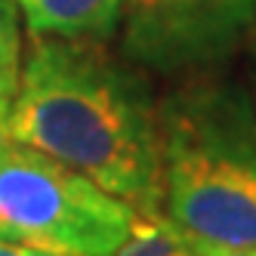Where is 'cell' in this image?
Segmentation results:
<instances>
[{"instance_id": "obj_1", "label": "cell", "mask_w": 256, "mask_h": 256, "mask_svg": "<svg viewBox=\"0 0 256 256\" xmlns=\"http://www.w3.org/2000/svg\"><path fill=\"white\" fill-rule=\"evenodd\" d=\"M6 136L84 173L139 216H160L158 99L102 40L31 34Z\"/></svg>"}, {"instance_id": "obj_2", "label": "cell", "mask_w": 256, "mask_h": 256, "mask_svg": "<svg viewBox=\"0 0 256 256\" xmlns=\"http://www.w3.org/2000/svg\"><path fill=\"white\" fill-rule=\"evenodd\" d=\"M160 216L186 244L256 250V108L219 74L158 102Z\"/></svg>"}, {"instance_id": "obj_3", "label": "cell", "mask_w": 256, "mask_h": 256, "mask_svg": "<svg viewBox=\"0 0 256 256\" xmlns=\"http://www.w3.org/2000/svg\"><path fill=\"white\" fill-rule=\"evenodd\" d=\"M136 222L126 200L19 142H0V228L40 250L112 256Z\"/></svg>"}, {"instance_id": "obj_4", "label": "cell", "mask_w": 256, "mask_h": 256, "mask_svg": "<svg viewBox=\"0 0 256 256\" xmlns=\"http://www.w3.org/2000/svg\"><path fill=\"white\" fill-rule=\"evenodd\" d=\"M120 52L145 74H219L256 31V0H120Z\"/></svg>"}, {"instance_id": "obj_5", "label": "cell", "mask_w": 256, "mask_h": 256, "mask_svg": "<svg viewBox=\"0 0 256 256\" xmlns=\"http://www.w3.org/2000/svg\"><path fill=\"white\" fill-rule=\"evenodd\" d=\"M31 34L108 40L118 31L120 0H12Z\"/></svg>"}, {"instance_id": "obj_6", "label": "cell", "mask_w": 256, "mask_h": 256, "mask_svg": "<svg viewBox=\"0 0 256 256\" xmlns=\"http://www.w3.org/2000/svg\"><path fill=\"white\" fill-rule=\"evenodd\" d=\"M179 244H182V234L164 216H139L136 213L130 234L124 238V244L112 256H164Z\"/></svg>"}, {"instance_id": "obj_7", "label": "cell", "mask_w": 256, "mask_h": 256, "mask_svg": "<svg viewBox=\"0 0 256 256\" xmlns=\"http://www.w3.org/2000/svg\"><path fill=\"white\" fill-rule=\"evenodd\" d=\"M22 22L12 0H0V86L16 93L22 68Z\"/></svg>"}, {"instance_id": "obj_8", "label": "cell", "mask_w": 256, "mask_h": 256, "mask_svg": "<svg viewBox=\"0 0 256 256\" xmlns=\"http://www.w3.org/2000/svg\"><path fill=\"white\" fill-rule=\"evenodd\" d=\"M12 90H6V86H0V142H6L10 136H6V118H10V105H12Z\"/></svg>"}, {"instance_id": "obj_9", "label": "cell", "mask_w": 256, "mask_h": 256, "mask_svg": "<svg viewBox=\"0 0 256 256\" xmlns=\"http://www.w3.org/2000/svg\"><path fill=\"white\" fill-rule=\"evenodd\" d=\"M188 247H194L200 256H256V250H238V247H200V244Z\"/></svg>"}, {"instance_id": "obj_10", "label": "cell", "mask_w": 256, "mask_h": 256, "mask_svg": "<svg viewBox=\"0 0 256 256\" xmlns=\"http://www.w3.org/2000/svg\"><path fill=\"white\" fill-rule=\"evenodd\" d=\"M0 256H34V250L19 241H0Z\"/></svg>"}, {"instance_id": "obj_11", "label": "cell", "mask_w": 256, "mask_h": 256, "mask_svg": "<svg viewBox=\"0 0 256 256\" xmlns=\"http://www.w3.org/2000/svg\"><path fill=\"white\" fill-rule=\"evenodd\" d=\"M164 256H200V253H198V250H194V247H188V244H186V241H182V244H179V247H173V250H170V253H164Z\"/></svg>"}, {"instance_id": "obj_12", "label": "cell", "mask_w": 256, "mask_h": 256, "mask_svg": "<svg viewBox=\"0 0 256 256\" xmlns=\"http://www.w3.org/2000/svg\"><path fill=\"white\" fill-rule=\"evenodd\" d=\"M34 256H80V253H59V250H40V247H31Z\"/></svg>"}, {"instance_id": "obj_13", "label": "cell", "mask_w": 256, "mask_h": 256, "mask_svg": "<svg viewBox=\"0 0 256 256\" xmlns=\"http://www.w3.org/2000/svg\"><path fill=\"white\" fill-rule=\"evenodd\" d=\"M0 241H6V234H4V228H0Z\"/></svg>"}]
</instances>
